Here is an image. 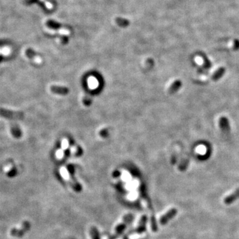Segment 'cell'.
I'll list each match as a JSON object with an SVG mask.
<instances>
[{
	"mask_svg": "<svg viewBox=\"0 0 239 239\" xmlns=\"http://www.w3.org/2000/svg\"><path fill=\"white\" fill-rule=\"evenodd\" d=\"M47 31L49 32H52V33H59L60 34H63V35H68L70 33V31L68 30L66 28H60V29H50V28L47 27Z\"/></svg>",
	"mask_w": 239,
	"mask_h": 239,
	"instance_id": "obj_9",
	"label": "cell"
},
{
	"mask_svg": "<svg viewBox=\"0 0 239 239\" xmlns=\"http://www.w3.org/2000/svg\"><path fill=\"white\" fill-rule=\"evenodd\" d=\"M238 198H239V189L235 191V192L227 196V197L224 199V201L225 204L230 205L231 203H233L234 201H236Z\"/></svg>",
	"mask_w": 239,
	"mask_h": 239,
	"instance_id": "obj_5",
	"label": "cell"
},
{
	"mask_svg": "<svg viewBox=\"0 0 239 239\" xmlns=\"http://www.w3.org/2000/svg\"><path fill=\"white\" fill-rule=\"evenodd\" d=\"M26 55H27L28 57L32 58V59L37 57L36 55H35L33 52H31V51H29V50H27V51H26Z\"/></svg>",
	"mask_w": 239,
	"mask_h": 239,
	"instance_id": "obj_17",
	"label": "cell"
},
{
	"mask_svg": "<svg viewBox=\"0 0 239 239\" xmlns=\"http://www.w3.org/2000/svg\"><path fill=\"white\" fill-rule=\"evenodd\" d=\"M126 224H125V223H121V224H120L119 225H118L117 227H116V232L117 233H122V231H124V229H126Z\"/></svg>",
	"mask_w": 239,
	"mask_h": 239,
	"instance_id": "obj_12",
	"label": "cell"
},
{
	"mask_svg": "<svg viewBox=\"0 0 239 239\" xmlns=\"http://www.w3.org/2000/svg\"><path fill=\"white\" fill-rule=\"evenodd\" d=\"M144 234H135V235H133V236H131L130 237V239H137L139 238L140 237H144Z\"/></svg>",
	"mask_w": 239,
	"mask_h": 239,
	"instance_id": "obj_18",
	"label": "cell"
},
{
	"mask_svg": "<svg viewBox=\"0 0 239 239\" xmlns=\"http://www.w3.org/2000/svg\"><path fill=\"white\" fill-rule=\"evenodd\" d=\"M177 210L176 209H170L165 214V215H163L161 217V219H160L159 220L160 223H161V224H162V225L167 224V223L168 222L169 220L172 219L173 217L177 215Z\"/></svg>",
	"mask_w": 239,
	"mask_h": 239,
	"instance_id": "obj_3",
	"label": "cell"
},
{
	"mask_svg": "<svg viewBox=\"0 0 239 239\" xmlns=\"http://www.w3.org/2000/svg\"><path fill=\"white\" fill-rule=\"evenodd\" d=\"M92 102V99L90 96H84V98L83 99V103L85 105H90Z\"/></svg>",
	"mask_w": 239,
	"mask_h": 239,
	"instance_id": "obj_15",
	"label": "cell"
},
{
	"mask_svg": "<svg viewBox=\"0 0 239 239\" xmlns=\"http://www.w3.org/2000/svg\"><path fill=\"white\" fill-rule=\"evenodd\" d=\"M31 224L29 221L26 220L23 223V226L21 228V229H17L16 228H13L10 232V234L12 236L15 237L21 238L23 237V235L27 233L31 229Z\"/></svg>",
	"mask_w": 239,
	"mask_h": 239,
	"instance_id": "obj_1",
	"label": "cell"
},
{
	"mask_svg": "<svg viewBox=\"0 0 239 239\" xmlns=\"http://www.w3.org/2000/svg\"><path fill=\"white\" fill-rule=\"evenodd\" d=\"M180 84H181L180 82L179 81L174 82V83L172 84V87L169 88V92H171V93H173V92H176L177 89L180 87Z\"/></svg>",
	"mask_w": 239,
	"mask_h": 239,
	"instance_id": "obj_11",
	"label": "cell"
},
{
	"mask_svg": "<svg viewBox=\"0 0 239 239\" xmlns=\"http://www.w3.org/2000/svg\"><path fill=\"white\" fill-rule=\"evenodd\" d=\"M51 90L52 92L56 94H60V95H66L69 93V89L65 87H60V86H51Z\"/></svg>",
	"mask_w": 239,
	"mask_h": 239,
	"instance_id": "obj_4",
	"label": "cell"
},
{
	"mask_svg": "<svg viewBox=\"0 0 239 239\" xmlns=\"http://www.w3.org/2000/svg\"><path fill=\"white\" fill-rule=\"evenodd\" d=\"M147 220H148L147 216L144 215L142 217V218L140 220V223H139V226L138 227V229H137V232L139 234L144 233V232L145 231V227H146L145 226H146Z\"/></svg>",
	"mask_w": 239,
	"mask_h": 239,
	"instance_id": "obj_6",
	"label": "cell"
},
{
	"mask_svg": "<svg viewBox=\"0 0 239 239\" xmlns=\"http://www.w3.org/2000/svg\"><path fill=\"white\" fill-rule=\"evenodd\" d=\"M0 116L8 119L20 120L23 118L24 114L23 113L20 112H14L12 110L0 108Z\"/></svg>",
	"mask_w": 239,
	"mask_h": 239,
	"instance_id": "obj_2",
	"label": "cell"
},
{
	"mask_svg": "<svg viewBox=\"0 0 239 239\" xmlns=\"http://www.w3.org/2000/svg\"><path fill=\"white\" fill-rule=\"evenodd\" d=\"M17 173V168H15V167H13V168H12L8 173V176L9 177H14L15 176H16Z\"/></svg>",
	"mask_w": 239,
	"mask_h": 239,
	"instance_id": "obj_14",
	"label": "cell"
},
{
	"mask_svg": "<svg viewBox=\"0 0 239 239\" xmlns=\"http://www.w3.org/2000/svg\"><path fill=\"white\" fill-rule=\"evenodd\" d=\"M11 130H12V135L16 138H19L22 135V132L17 126H12L11 128Z\"/></svg>",
	"mask_w": 239,
	"mask_h": 239,
	"instance_id": "obj_8",
	"label": "cell"
},
{
	"mask_svg": "<svg viewBox=\"0 0 239 239\" xmlns=\"http://www.w3.org/2000/svg\"><path fill=\"white\" fill-rule=\"evenodd\" d=\"M40 1L44 3V4L45 5L46 8H47V9H51L53 8V5L52 3H51V2H49L48 0H40Z\"/></svg>",
	"mask_w": 239,
	"mask_h": 239,
	"instance_id": "obj_16",
	"label": "cell"
},
{
	"mask_svg": "<svg viewBox=\"0 0 239 239\" xmlns=\"http://www.w3.org/2000/svg\"><path fill=\"white\" fill-rule=\"evenodd\" d=\"M151 223H152V230L153 232H156L157 230H158V226H157V224H156V221L155 219V216H152V218H151Z\"/></svg>",
	"mask_w": 239,
	"mask_h": 239,
	"instance_id": "obj_13",
	"label": "cell"
},
{
	"mask_svg": "<svg viewBox=\"0 0 239 239\" xmlns=\"http://www.w3.org/2000/svg\"><path fill=\"white\" fill-rule=\"evenodd\" d=\"M90 234L92 239H100L99 233L96 227H92L90 229Z\"/></svg>",
	"mask_w": 239,
	"mask_h": 239,
	"instance_id": "obj_10",
	"label": "cell"
},
{
	"mask_svg": "<svg viewBox=\"0 0 239 239\" xmlns=\"http://www.w3.org/2000/svg\"><path fill=\"white\" fill-rule=\"evenodd\" d=\"M67 180L69 181V183L70 185V186L72 187L74 190L77 191V192H80L82 190L81 185L78 183H77V182L75 180L73 179L72 177H70L69 176V178H68V179H67Z\"/></svg>",
	"mask_w": 239,
	"mask_h": 239,
	"instance_id": "obj_7",
	"label": "cell"
}]
</instances>
